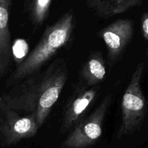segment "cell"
<instances>
[{
	"label": "cell",
	"mask_w": 148,
	"mask_h": 148,
	"mask_svg": "<svg viewBox=\"0 0 148 148\" xmlns=\"http://www.w3.org/2000/svg\"><path fill=\"white\" fill-rule=\"evenodd\" d=\"M69 77L67 64L62 58L11 87L0 95L11 108L33 117L40 129L59 99Z\"/></svg>",
	"instance_id": "1"
},
{
	"label": "cell",
	"mask_w": 148,
	"mask_h": 148,
	"mask_svg": "<svg viewBox=\"0 0 148 148\" xmlns=\"http://www.w3.org/2000/svg\"><path fill=\"white\" fill-rule=\"evenodd\" d=\"M75 13L69 10L53 25L48 26L36 47L7 79L6 86L11 88L40 70L48 61L69 43L75 29Z\"/></svg>",
	"instance_id": "2"
},
{
	"label": "cell",
	"mask_w": 148,
	"mask_h": 148,
	"mask_svg": "<svg viewBox=\"0 0 148 148\" xmlns=\"http://www.w3.org/2000/svg\"><path fill=\"white\" fill-rule=\"evenodd\" d=\"M144 64L137 65L121 101V122L117 132L121 138L137 131L141 126L146 112V101L141 89Z\"/></svg>",
	"instance_id": "3"
},
{
	"label": "cell",
	"mask_w": 148,
	"mask_h": 148,
	"mask_svg": "<svg viewBox=\"0 0 148 148\" xmlns=\"http://www.w3.org/2000/svg\"><path fill=\"white\" fill-rule=\"evenodd\" d=\"M111 99V95H106L98 106L73 129L59 148H87L95 144L102 135L104 119Z\"/></svg>",
	"instance_id": "4"
},
{
	"label": "cell",
	"mask_w": 148,
	"mask_h": 148,
	"mask_svg": "<svg viewBox=\"0 0 148 148\" xmlns=\"http://www.w3.org/2000/svg\"><path fill=\"white\" fill-rule=\"evenodd\" d=\"M38 130L33 117L20 114L0 97V141L4 145H14L33 137Z\"/></svg>",
	"instance_id": "5"
},
{
	"label": "cell",
	"mask_w": 148,
	"mask_h": 148,
	"mask_svg": "<svg viewBox=\"0 0 148 148\" xmlns=\"http://www.w3.org/2000/svg\"><path fill=\"white\" fill-rule=\"evenodd\" d=\"M98 93L97 88H88L79 82L72 92L64 112L60 133L74 129L85 117Z\"/></svg>",
	"instance_id": "6"
},
{
	"label": "cell",
	"mask_w": 148,
	"mask_h": 148,
	"mask_svg": "<svg viewBox=\"0 0 148 148\" xmlns=\"http://www.w3.org/2000/svg\"><path fill=\"white\" fill-rule=\"evenodd\" d=\"M134 32L133 22L128 19H120L103 27L98 36L103 40L111 63L119 59L123 51L131 40Z\"/></svg>",
	"instance_id": "7"
},
{
	"label": "cell",
	"mask_w": 148,
	"mask_h": 148,
	"mask_svg": "<svg viewBox=\"0 0 148 148\" xmlns=\"http://www.w3.org/2000/svg\"><path fill=\"white\" fill-rule=\"evenodd\" d=\"M12 3L11 0H0V77L7 75L12 58L9 27Z\"/></svg>",
	"instance_id": "8"
},
{
	"label": "cell",
	"mask_w": 148,
	"mask_h": 148,
	"mask_svg": "<svg viewBox=\"0 0 148 148\" xmlns=\"http://www.w3.org/2000/svg\"><path fill=\"white\" fill-rule=\"evenodd\" d=\"M106 75V69L103 57L101 52L95 51L90 54L81 68L80 83L88 88L96 87Z\"/></svg>",
	"instance_id": "9"
},
{
	"label": "cell",
	"mask_w": 148,
	"mask_h": 148,
	"mask_svg": "<svg viewBox=\"0 0 148 148\" xmlns=\"http://www.w3.org/2000/svg\"><path fill=\"white\" fill-rule=\"evenodd\" d=\"M142 3L143 1L140 0H90L86 4L98 16L109 18L126 12Z\"/></svg>",
	"instance_id": "10"
},
{
	"label": "cell",
	"mask_w": 148,
	"mask_h": 148,
	"mask_svg": "<svg viewBox=\"0 0 148 148\" xmlns=\"http://www.w3.org/2000/svg\"><path fill=\"white\" fill-rule=\"evenodd\" d=\"M53 1L51 0H33L27 2V12L33 24L40 26L47 19Z\"/></svg>",
	"instance_id": "11"
},
{
	"label": "cell",
	"mask_w": 148,
	"mask_h": 148,
	"mask_svg": "<svg viewBox=\"0 0 148 148\" xmlns=\"http://www.w3.org/2000/svg\"><path fill=\"white\" fill-rule=\"evenodd\" d=\"M142 29L143 36L146 40H148V14L145 13L142 18Z\"/></svg>",
	"instance_id": "12"
}]
</instances>
